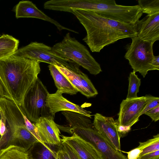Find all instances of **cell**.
<instances>
[{"instance_id":"obj_14","label":"cell","mask_w":159,"mask_h":159,"mask_svg":"<svg viewBox=\"0 0 159 159\" xmlns=\"http://www.w3.org/2000/svg\"><path fill=\"white\" fill-rule=\"evenodd\" d=\"M54 117L49 116L40 118L33 122L37 127L42 141L52 146H60L61 144V132Z\"/></svg>"},{"instance_id":"obj_12","label":"cell","mask_w":159,"mask_h":159,"mask_svg":"<svg viewBox=\"0 0 159 159\" xmlns=\"http://www.w3.org/2000/svg\"><path fill=\"white\" fill-rule=\"evenodd\" d=\"M93 124L94 128L113 148L121 151V137L117 130V123L113 117L97 113L94 115Z\"/></svg>"},{"instance_id":"obj_10","label":"cell","mask_w":159,"mask_h":159,"mask_svg":"<svg viewBox=\"0 0 159 159\" xmlns=\"http://www.w3.org/2000/svg\"><path fill=\"white\" fill-rule=\"evenodd\" d=\"M148 101V95L123 100L120 104L116 122L118 125L130 128L139 120Z\"/></svg>"},{"instance_id":"obj_15","label":"cell","mask_w":159,"mask_h":159,"mask_svg":"<svg viewBox=\"0 0 159 159\" xmlns=\"http://www.w3.org/2000/svg\"><path fill=\"white\" fill-rule=\"evenodd\" d=\"M62 93L57 90L55 93H49L47 97V105L53 117H54L55 114L58 112L69 111L79 113L91 118V111L67 100L62 96Z\"/></svg>"},{"instance_id":"obj_9","label":"cell","mask_w":159,"mask_h":159,"mask_svg":"<svg viewBox=\"0 0 159 159\" xmlns=\"http://www.w3.org/2000/svg\"><path fill=\"white\" fill-rule=\"evenodd\" d=\"M69 128V133H75L91 144L100 155L101 159H127L121 151L113 148L94 127Z\"/></svg>"},{"instance_id":"obj_8","label":"cell","mask_w":159,"mask_h":159,"mask_svg":"<svg viewBox=\"0 0 159 159\" xmlns=\"http://www.w3.org/2000/svg\"><path fill=\"white\" fill-rule=\"evenodd\" d=\"M13 54L58 66H72L76 63L73 61L61 57L55 53L52 47L43 43L32 42L27 45L18 49Z\"/></svg>"},{"instance_id":"obj_6","label":"cell","mask_w":159,"mask_h":159,"mask_svg":"<svg viewBox=\"0 0 159 159\" xmlns=\"http://www.w3.org/2000/svg\"><path fill=\"white\" fill-rule=\"evenodd\" d=\"M49 94L38 78L27 90L20 106L31 122H36L40 118L52 116L47 105Z\"/></svg>"},{"instance_id":"obj_27","label":"cell","mask_w":159,"mask_h":159,"mask_svg":"<svg viewBox=\"0 0 159 159\" xmlns=\"http://www.w3.org/2000/svg\"><path fill=\"white\" fill-rule=\"evenodd\" d=\"M61 146L71 159H80L72 148L65 142L61 141Z\"/></svg>"},{"instance_id":"obj_32","label":"cell","mask_w":159,"mask_h":159,"mask_svg":"<svg viewBox=\"0 0 159 159\" xmlns=\"http://www.w3.org/2000/svg\"><path fill=\"white\" fill-rule=\"evenodd\" d=\"M61 148L56 152V157L55 159H71L66 152L63 148L61 146Z\"/></svg>"},{"instance_id":"obj_34","label":"cell","mask_w":159,"mask_h":159,"mask_svg":"<svg viewBox=\"0 0 159 159\" xmlns=\"http://www.w3.org/2000/svg\"><path fill=\"white\" fill-rule=\"evenodd\" d=\"M159 70V56H154L152 63V70Z\"/></svg>"},{"instance_id":"obj_7","label":"cell","mask_w":159,"mask_h":159,"mask_svg":"<svg viewBox=\"0 0 159 159\" xmlns=\"http://www.w3.org/2000/svg\"><path fill=\"white\" fill-rule=\"evenodd\" d=\"M132 41L125 55L133 71L138 72L144 78L152 70L154 55L153 43L143 40L137 36L131 37Z\"/></svg>"},{"instance_id":"obj_13","label":"cell","mask_w":159,"mask_h":159,"mask_svg":"<svg viewBox=\"0 0 159 159\" xmlns=\"http://www.w3.org/2000/svg\"><path fill=\"white\" fill-rule=\"evenodd\" d=\"M14 11L16 17L33 18L40 19L49 22L54 25L59 31L66 30L78 34V32L62 25L56 20L49 17L40 10L36 5L29 1H21L16 6Z\"/></svg>"},{"instance_id":"obj_24","label":"cell","mask_w":159,"mask_h":159,"mask_svg":"<svg viewBox=\"0 0 159 159\" xmlns=\"http://www.w3.org/2000/svg\"><path fill=\"white\" fill-rule=\"evenodd\" d=\"M39 159H55L56 152L49 147L43 146L42 149L38 153Z\"/></svg>"},{"instance_id":"obj_4","label":"cell","mask_w":159,"mask_h":159,"mask_svg":"<svg viewBox=\"0 0 159 159\" xmlns=\"http://www.w3.org/2000/svg\"><path fill=\"white\" fill-rule=\"evenodd\" d=\"M81 7L83 10L93 11L102 17L133 25L143 14L138 5H118L114 0H83Z\"/></svg>"},{"instance_id":"obj_1","label":"cell","mask_w":159,"mask_h":159,"mask_svg":"<svg viewBox=\"0 0 159 159\" xmlns=\"http://www.w3.org/2000/svg\"><path fill=\"white\" fill-rule=\"evenodd\" d=\"M71 13L85 29L86 35L83 40L93 52H99L119 40L137 36L135 25L104 17L90 11L74 10Z\"/></svg>"},{"instance_id":"obj_11","label":"cell","mask_w":159,"mask_h":159,"mask_svg":"<svg viewBox=\"0 0 159 159\" xmlns=\"http://www.w3.org/2000/svg\"><path fill=\"white\" fill-rule=\"evenodd\" d=\"M76 89L87 98L94 97L98 92L87 75L79 69L78 64L70 67L55 66Z\"/></svg>"},{"instance_id":"obj_30","label":"cell","mask_w":159,"mask_h":159,"mask_svg":"<svg viewBox=\"0 0 159 159\" xmlns=\"http://www.w3.org/2000/svg\"><path fill=\"white\" fill-rule=\"evenodd\" d=\"M5 98L12 100L5 84L0 77V98Z\"/></svg>"},{"instance_id":"obj_23","label":"cell","mask_w":159,"mask_h":159,"mask_svg":"<svg viewBox=\"0 0 159 159\" xmlns=\"http://www.w3.org/2000/svg\"><path fill=\"white\" fill-rule=\"evenodd\" d=\"M143 13L151 15L159 13V0H139Z\"/></svg>"},{"instance_id":"obj_3","label":"cell","mask_w":159,"mask_h":159,"mask_svg":"<svg viewBox=\"0 0 159 159\" xmlns=\"http://www.w3.org/2000/svg\"><path fill=\"white\" fill-rule=\"evenodd\" d=\"M0 112L1 120L10 138L9 145H16L29 150L39 143L27 129L25 123L28 118L20 106L12 100L1 98Z\"/></svg>"},{"instance_id":"obj_16","label":"cell","mask_w":159,"mask_h":159,"mask_svg":"<svg viewBox=\"0 0 159 159\" xmlns=\"http://www.w3.org/2000/svg\"><path fill=\"white\" fill-rule=\"evenodd\" d=\"M137 36L153 43L159 40V13L147 15L135 25Z\"/></svg>"},{"instance_id":"obj_29","label":"cell","mask_w":159,"mask_h":159,"mask_svg":"<svg viewBox=\"0 0 159 159\" xmlns=\"http://www.w3.org/2000/svg\"><path fill=\"white\" fill-rule=\"evenodd\" d=\"M149 116L154 122L159 120V106L150 110L144 113Z\"/></svg>"},{"instance_id":"obj_21","label":"cell","mask_w":159,"mask_h":159,"mask_svg":"<svg viewBox=\"0 0 159 159\" xmlns=\"http://www.w3.org/2000/svg\"><path fill=\"white\" fill-rule=\"evenodd\" d=\"M19 41L12 36L3 34L0 37V58L13 55L18 49Z\"/></svg>"},{"instance_id":"obj_20","label":"cell","mask_w":159,"mask_h":159,"mask_svg":"<svg viewBox=\"0 0 159 159\" xmlns=\"http://www.w3.org/2000/svg\"><path fill=\"white\" fill-rule=\"evenodd\" d=\"M62 113L69 122L70 128L94 127L93 123L90 119L91 118L84 115L69 111H62Z\"/></svg>"},{"instance_id":"obj_25","label":"cell","mask_w":159,"mask_h":159,"mask_svg":"<svg viewBox=\"0 0 159 159\" xmlns=\"http://www.w3.org/2000/svg\"><path fill=\"white\" fill-rule=\"evenodd\" d=\"M148 101L145 107L142 112L140 116L150 110L159 106V98L150 95H148Z\"/></svg>"},{"instance_id":"obj_5","label":"cell","mask_w":159,"mask_h":159,"mask_svg":"<svg viewBox=\"0 0 159 159\" xmlns=\"http://www.w3.org/2000/svg\"><path fill=\"white\" fill-rule=\"evenodd\" d=\"M52 48L59 56L73 61L91 74L96 75L102 71L100 65L86 47L72 37L69 33L66 34L62 40L55 44Z\"/></svg>"},{"instance_id":"obj_17","label":"cell","mask_w":159,"mask_h":159,"mask_svg":"<svg viewBox=\"0 0 159 159\" xmlns=\"http://www.w3.org/2000/svg\"><path fill=\"white\" fill-rule=\"evenodd\" d=\"M71 136L61 135V141L66 143L80 159H101L98 152L89 143L75 133Z\"/></svg>"},{"instance_id":"obj_28","label":"cell","mask_w":159,"mask_h":159,"mask_svg":"<svg viewBox=\"0 0 159 159\" xmlns=\"http://www.w3.org/2000/svg\"><path fill=\"white\" fill-rule=\"evenodd\" d=\"M159 140V134H158L157 135L153 136L152 138L149 139L145 142H139V145L137 148L142 151L144 149L150 144Z\"/></svg>"},{"instance_id":"obj_36","label":"cell","mask_w":159,"mask_h":159,"mask_svg":"<svg viewBox=\"0 0 159 159\" xmlns=\"http://www.w3.org/2000/svg\"><path fill=\"white\" fill-rule=\"evenodd\" d=\"M0 36H1V35H0Z\"/></svg>"},{"instance_id":"obj_2","label":"cell","mask_w":159,"mask_h":159,"mask_svg":"<svg viewBox=\"0 0 159 159\" xmlns=\"http://www.w3.org/2000/svg\"><path fill=\"white\" fill-rule=\"evenodd\" d=\"M40 71V62L36 61L14 54L0 58V77L13 101L20 106Z\"/></svg>"},{"instance_id":"obj_26","label":"cell","mask_w":159,"mask_h":159,"mask_svg":"<svg viewBox=\"0 0 159 159\" xmlns=\"http://www.w3.org/2000/svg\"><path fill=\"white\" fill-rule=\"evenodd\" d=\"M159 150V140L150 144L144 149L139 154V157Z\"/></svg>"},{"instance_id":"obj_33","label":"cell","mask_w":159,"mask_h":159,"mask_svg":"<svg viewBox=\"0 0 159 159\" xmlns=\"http://www.w3.org/2000/svg\"><path fill=\"white\" fill-rule=\"evenodd\" d=\"M137 159H159V150L144 155Z\"/></svg>"},{"instance_id":"obj_22","label":"cell","mask_w":159,"mask_h":159,"mask_svg":"<svg viewBox=\"0 0 159 159\" xmlns=\"http://www.w3.org/2000/svg\"><path fill=\"white\" fill-rule=\"evenodd\" d=\"M128 92L126 99L138 97L137 94L139 91L141 83V79L139 78L133 71L130 73L129 77Z\"/></svg>"},{"instance_id":"obj_31","label":"cell","mask_w":159,"mask_h":159,"mask_svg":"<svg viewBox=\"0 0 159 159\" xmlns=\"http://www.w3.org/2000/svg\"><path fill=\"white\" fill-rule=\"evenodd\" d=\"M121 152L127 153V159H137L139 157V154L142 152L140 149L137 148L133 149L128 152H125L121 151Z\"/></svg>"},{"instance_id":"obj_18","label":"cell","mask_w":159,"mask_h":159,"mask_svg":"<svg viewBox=\"0 0 159 159\" xmlns=\"http://www.w3.org/2000/svg\"><path fill=\"white\" fill-rule=\"evenodd\" d=\"M48 67L57 90L63 93L71 95L75 94L78 92L67 78L60 72L54 65L49 64Z\"/></svg>"},{"instance_id":"obj_19","label":"cell","mask_w":159,"mask_h":159,"mask_svg":"<svg viewBox=\"0 0 159 159\" xmlns=\"http://www.w3.org/2000/svg\"><path fill=\"white\" fill-rule=\"evenodd\" d=\"M0 159H34L29 150L15 145H9L0 150Z\"/></svg>"},{"instance_id":"obj_35","label":"cell","mask_w":159,"mask_h":159,"mask_svg":"<svg viewBox=\"0 0 159 159\" xmlns=\"http://www.w3.org/2000/svg\"><path fill=\"white\" fill-rule=\"evenodd\" d=\"M1 113H0V126L1 123ZM2 139H3L0 134V144L1 143V142H2Z\"/></svg>"}]
</instances>
